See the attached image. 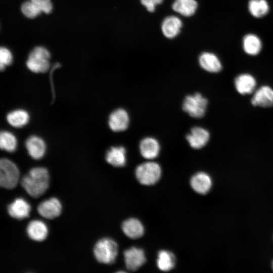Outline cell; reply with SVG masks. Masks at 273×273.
I'll use <instances>...</instances> for the list:
<instances>
[{
  "label": "cell",
  "mask_w": 273,
  "mask_h": 273,
  "mask_svg": "<svg viewBox=\"0 0 273 273\" xmlns=\"http://www.w3.org/2000/svg\"><path fill=\"white\" fill-rule=\"evenodd\" d=\"M1 148L9 152L15 151L17 147V140L15 135L8 131H2L0 134Z\"/></svg>",
  "instance_id": "26"
},
{
  "label": "cell",
  "mask_w": 273,
  "mask_h": 273,
  "mask_svg": "<svg viewBox=\"0 0 273 273\" xmlns=\"http://www.w3.org/2000/svg\"><path fill=\"white\" fill-rule=\"evenodd\" d=\"M22 13L27 18H33L38 15L41 11L31 1H26L21 6Z\"/></svg>",
  "instance_id": "28"
},
{
  "label": "cell",
  "mask_w": 273,
  "mask_h": 273,
  "mask_svg": "<svg viewBox=\"0 0 273 273\" xmlns=\"http://www.w3.org/2000/svg\"><path fill=\"white\" fill-rule=\"evenodd\" d=\"M50 54L42 47H35L29 54L26 62L27 68L34 73H45L50 68Z\"/></svg>",
  "instance_id": "4"
},
{
  "label": "cell",
  "mask_w": 273,
  "mask_h": 273,
  "mask_svg": "<svg viewBox=\"0 0 273 273\" xmlns=\"http://www.w3.org/2000/svg\"><path fill=\"white\" fill-rule=\"evenodd\" d=\"M21 185L26 192L33 198L43 195L49 186V175L44 167L31 169L21 180Z\"/></svg>",
  "instance_id": "1"
},
{
  "label": "cell",
  "mask_w": 273,
  "mask_h": 273,
  "mask_svg": "<svg viewBox=\"0 0 273 273\" xmlns=\"http://www.w3.org/2000/svg\"><path fill=\"white\" fill-rule=\"evenodd\" d=\"M41 11L45 13H50L52 10V4L50 0H30Z\"/></svg>",
  "instance_id": "30"
},
{
  "label": "cell",
  "mask_w": 273,
  "mask_h": 273,
  "mask_svg": "<svg viewBox=\"0 0 273 273\" xmlns=\"http://www.w3.org/2000/svg\"><path fill=\"white\" fill-rule=\"evenodd\" d=\"M190 184L195 192L200 194H206L211 188L212 180L207 173L199 172L191 177Z\"/></svg>",
  "instance_id": "17"
},
{
  "label": "cell",
  "mask_w": 273,
  "mask_h": 273,
  "mask_svg": "<svg viewBox=\"0 0 273 273\" xmlns=\"http://www.w3.org/2000/svg\"><path fill=\"white\" fill-rule=\"evenodd\" d=\"M261 47L260 39L255 34H248L243 38V49L249 55H257L260 52Z\"/></svg>",
  "instance_id": "25"
},
{
  "label": "cell",
  "mask_w": 273,
  "mask_h": 273,
  "mask_svg": "<svg viewBox=\"0 0 273 273\" xmlns=\"http://www.w3.org/2000/svg\"><path fill=\"white\" fill-rule=\"evenodd\" d=\"M200 66L205 70L211 73H217L221 71L222 65L218 58L209 52L203 53L199 58Z\"/></svg>",
  "instance_id": "20"
},
{
  "label": "cell",
  "mask_w": 273,
  "mask_h": 273,
  "mask_svg": "<svg viewBox=\"0 0 273 273\" xmlns=\"http://www.w3.org/2000/svg\"><path fill=\"white\" fill-rule=\"evenodd\" d=\"M126 151L122 146H113L106 152L105 158L110 165L121 167L125 166L126 163Z\"/></svg>",
  "instance_id": "18"
},
{
  "label": "cell",
  "mask_w": 273,
  "mask_h": 273,
  "mask_svg": "<svg viewBox=\"0 0 273 273\" xmlns=\"http://www.w3.org/2000/svg\"><path fill=\"white\" fill-rule=\"evenodd\" d=\"M234 84L237 91L239 94L245 95L250 94L254 91L256 81L251 74L244 73L236 77Z\"/></svg>",
  "instance_id": "15"
},
{
  "label": "cell",
  "mask_w": 273,
  "mask_h": 273,
  "mask_svg": "<svg viewBox=\"0 0 273 273\" xmlns=\"http://www.w3.org/2000/svg\"><path fill=\"white\" fill-rule=\"evenodd\" d=\"M135 174L137 180L141 184L146 186L154 185L161 177V167L155 162H144L137 166Z\"/></svg>",
  "instance_id": "3"
},
{
  "label": "cell",
  "mask_w": 273,
  "mask_h": 273,
  "mask_svg": "<svg viewBox=\"0 0 273 273\" xmlns=\"http://www.w3.org/2000/svg\"><path fill=\"white\" fill-rule=\"evenodd\" d=\"M163 0H141V4L150 12H153L157 5L161 4Z\"/></svg>",
  "instance_id": "31"
},
{
  "label": "cell",
  "mask_w": 273,
  "mask_h": 273,
  "mask_svg": "<svg viewBox=\"0 0 273 273\" xmlns=\"http://www.w3.org/2000/svg\"><path fill=\"white\" fill-rule=\"evenodd\" d=\"M123 255L126 266L131 271L138 270L146 260L144 250L135 247L125 250Z\"/></svg>",
  "instance_id": "7"
},
{
  "label": "cell",
  "mask_w": 273,
  "mask_h": 273,
  "mask_svg": "<svg viewBox=\"0 0 273 273\" xmlns=\"http://www.w3.org/2000/svg\"><path fill=\"white\" fill-rule=\"evenodd\" d=\"M118 250V245L114 240L105 238L96 243L94 248V253L99 262L109 264L115 262Z\"/></svg>",
  "instance_id": "2"
},
{
  "label": "cell",
  "mask_w": 273,
  "mask_h": 273,
  "mask_svg": "<svg viewBox=\"0 0 273 273\" xmlns=\"http://www.w3.org/2000/svg\"><path fill=\"white\" fill-rule=\"evenodd\" d=\"M254 106L270 107L273 106V89L267 85H263L257 89L251 100Z\"/></svg>",
  "instance_id": "11"
},
{
  "label": "cell",
  "mask_w": 273,
  "mask_h": 273,
  "mask_svg": "<svg viewBox=\"0 0 273 273\" xmlns=\"http://www.w3.org/2000/svg\"><path fill=\"white\" fill-rule=\"evenodd\" d=\"M186 139L190 146L193 149H199L204 147L210 139V133L206 129L193 127L187 136Z\"/></svg>",
  "instance_id": "9"
},
{
  "label": "cell",
  "mask_w": 273,
  "mask_h": 273,
  "mask_svg": "<svg viewBox=\"0 0 273 273\" xmlns=\"http://www.w3.org/2000/svg\"><path fill=\"white\" fill-rule=\"evenodd\" d=\"M25 147L30 157L38 160L43 157L46 151L44 141L37 135L30 136L25 142Z\"/></svg>",
  "instance_id": "12"
},
{
  "label": "cell",
  "mask_w": 273,
  "mask_h": 273,
  "mask_svg": "<svg viewBox=\"0 0 273 273\" xmlns=\"http://www.w3.org/2000/svg\"><path fill=\"white\" fill-rule=\"evenodd\" d=\"M272 269H273V262H272Z\"/></svg>",
  "instance_id": "32"
},
{
  "label": "cell",
  "mask_w": 273,
  "mask_h": 273,
  "mask_svg": "<svg viewBox=\"0 0 273 273\" xmlns=\"http://www.w3.org/2000/svg\"><path fill=\"white\" fill-rule=\"evenodd\" d=\"M12 62V56L9 50L1 47L0 49V68L3 71L6 66L9 65Z\"/></svg>",
  "instance_id": "29"
},
{
  "label": "cell",
  "mask_w": 273,
  "mask_h": 273,
  "mask_svg": "<svg viewBox=\"0 0 273 273\" xmlns=\"http://www.w3.org/2000/svg\"><path fill=\"white\" fill-rule=\"evenodd\" d=\"M207 105V99L201 94L196 93L185 97L183 103V109L190 116L200 118L205 115Z\"/></svg>",
  "instance_id": "6"
},
{
  "label": "cell",
  "mask_w": 273,
  "mask_h": 273,
  "mask_svg": "<svg viewBox=\"0 0 273 273\" xmlns=\"http://www.w3.org/2000/svg\"><path fill=\"white\" fill-rule=\"evenodd\" d=\"M29 114L25 110L17 109L9 112L6 117L8 123L16 128L26 125L29 120Z\"/></svg>",
  "instance_id": "23"
},
{
  "label": "cell",
  "mask_w": 273,
  "mask_h": 273,
  "mask_svg": "<svg viewBox=\"0 0 273 273\" xmlns=\"http://www.w3.org/2000/svg\"><path fill=\"white\" fill-rule=\"evenodd\" d=\"M182 26V21L179 18L175 16H169L163 20L161 30L166 37L173 38L179 33Z\"/></svg>",
  "instance_id": "16"
},
{
  "label": "cell",
  "mask_w": 273,
  "mask_h": 273,
  "mask_svg": "<svg viewBox=\"0 0 273 273\" xmlns=\"http://www.w3.org/2000/svg\"><path fill=\"white\" fill-rule=\"evenodd\" d=\"M19 170L16 165L10 160L3 158L0 161V185L2 187L12 189L18 184Z\"/></svg>",
  "instance_id": "5"
},
{
  "label": "cell",
  "mask_w": 273,
  "mask_h": 273,
  "mask_svg": "<svg viewBox=\"0 0 273 273\" xmlns=\"http://www.w3.org/2000/svg\"><path fill=\"white\" fill-rule=\"evenodd\" d=\"M62 205L56 198H51L40 203L37 207L38 213L43 217L53 219L61 213Z\"/></svg>",
  "instance_id": "10"
},
{
  "label": "cell",
  "mask_w": 273,
  "mask_h": 273,
  "mask_svg": "<svg viewBox=\"0 0 273 273\" xmlns=\"http://www.w3.org/2000/svg\"><path fill=\"white\" fill-rule=\"evenodd\" d=\"M248 9L252 15L256 18L264 16L269 11V6L265 0H250Z\"/></svg>",
  "instance_id": "27"
},
{
  "label": "cell",
  "mask_w": 273,
  "mask_h": 273,
  "mask_svg": "<svg viewBox=\"0 0 273 273\" xmlns=\"http://www.w3.org/2000/svg\"><path fill=\"white\" fill-rule=\"evenodd\" d=\"M197 7L198 4L195 0H175L172 5L173 11L185 17L193 15Z\"/></svg>",
  "instance_id": "22"
},
{
  "label": "cell",
  "mask_w": 273,
  "mask_h": 273,
  "mask_svg": "<svg viewBox=\"0 0 273 273\" xmlns=\"http://www.w3.org/2000/svg\"><path fill=\"white\" fill-rule=\"evenodd\" d=\"M141 155L145 159L152 160L156 158L160 152V146L158 141L152 137L142 139L139 145Z\"/></svg>",
  "instance_id": "14"
},
{
  "label": "cell",
  "mask_w": 273,
  "mask_h": 273,
  "mask_svg": "<svg viewBox=\"0 0 273 273\" xmlns=\"http://www.w3.org/2000/svg\"><path fill=\"white\" fill-rule=\"evenodd\" d=\"M175 261L174 255L170 251L162 250L158 253L157 265L162 271H168L173 269Z\"/></svg>",
  "instance_id": "24"
},
{
  "label": "cell",
  "mask_w": 273,
  "mask_h": 273,
  "mask_svg": "<svg viewBox=\"0 0 273 273\" xmlns=\"http://www.w3.org/2000/svg\"><path fill=\"white\" fill-rule=\"evenodd\" d=\"M26 232L28 237L35 241H42L47 237L48 230L46 224L39 220L31 221L27 225Z\"/></svg>",
  "instance_id": "19"
},
{
  "label": "cell",
  "mask_w": 273,
  "mask_h": 273,
  "mask_svg": "<svg viewBox=\"0 0 273 273\" xmlns=\"http://www.w3.org/2000/svg\"><path fill=\"white\" fill-rule=\"evenodd\" d=\"M129 123V115L124 109H117L109 115L108 125L110 128L113 131L119 132L126 130Z\"/></svg>",
  "instance_id": "8"
},
{
  "label": "cell",
  "mask_w": 273,
  "mask_h": 273,
  "mask_svg": "<svg viewBox=\"0 0 273 273\" xmlns=\"http://www.w3.org/2000/svg\"><path fill=\"white\" fill-rule=\"evenodd\" d=\"M122 229L124 234L129 238L135 239L141 237L144 233V228L136 218H130L124 221Z\"/></svg>",
  "instance_id": "21"
},
{
  "label": "cell",
  "mask_w": 273,
  "mask_h": 273,
  "mask_svg": "<svg viewBox=\"0 0 273 273\" xmlns=\"http://www.w3.org/2000/svg\"><path fill=\"white\" fill-rule=\"evenodd\" d=\"M7 209L12 217L22 219L29 216L31 207L25 199L18 198L8 206Z\"/></svg>",
  "instance_id": "13"
}]
</instances>
